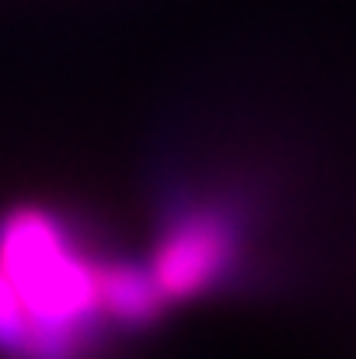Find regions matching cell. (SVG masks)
<instances>
[{
  "mask_svg": "<svg viewBox=\"0 0 356 359\" xmlns=\"http://www.w3.org/2000/svg\"><path fill=\"white\" fill-rule=\"evenodd\" d=\"M102 279L42 213L0 227V353L7 359H74L98 311Z\"/></svg>",
  "mask_w": 356,
  "mask_h": 359,
  "instance_id": "cell-1",
  "label": "cell"
},
{
  "mask_svg": "<svg viewBox=\"0 0 356 359\" xmlns=\"http://www.w3.org/2000/svg\"><path fill=\"white\" fill-rule=\"evenodd\" d=\"M224 262H228V231L210 217H196L168 234L154 258L150 279L161 297H185L203 290L220 272Z\"/></svg>",
  "mask_w": 356,
  "mask_h": 359,
  "instance_id": "cell-2",
  "label": "cell"
}]
</instances>
